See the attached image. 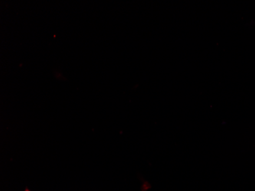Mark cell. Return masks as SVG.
I'll return each instance as SVG.
<instances>
[{
  "mask_svg": "<svg viewBox=\"0 0 255 191\" xmlns=\"http://www.w3.org/2000/svg\"><path fill=\"white\" fill-rule=\"evenodd\" d=\"M25 191H29V190L27 189V188H26V189L25 190Z\"/></svg>",
  "mask_w": 255,
  "mask_h": 191,
  "instance_id": "6da1fadb",
  "label": "cell"
}]
</instances>
